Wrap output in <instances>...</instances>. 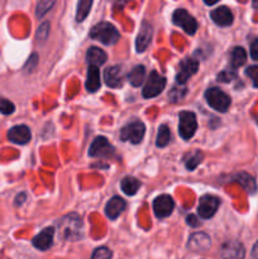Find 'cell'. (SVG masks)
Returning a JSON list of instances; mask_svg holds the SVG:
<instances>
[{"mask_svg":"<svg viewBox=\"0 0 258 259\" xmlns=\"http://www.w3.org/2000/svg\"><path fill=\"white\" fill-rule=\"evenodd\" d=\"M90 37L94 38V39L100 40L104 45L111 46L118 42L119 38H120V34H119L118 29L111 23L101 22L91 28Z\"/></svg>","mask_w":258,"mask_h":259,"instance_id":"cell-1","label":"cell"},{"mask_svg":"<svg viewBox=\"0 0 258 259\" xmlns=\"http://www.w3.org/2000/svg\"><path fill=\"white\" fill-rule=\"evenodd\" d=\"M205 99H206L210 108L215 109V110L220 111V113L228 111L230 103H232L229 95H227V94L223 90H220L219 88L207 89V90L205 91Z\"/></svg>","mask_w":258,"mask_h":259,"instance_id":"cell-2","label":"cell"},{"mask_svg":"<svg viewBox=\"0 0 258 259\" xmlns=\"http://www.w3.org/2000/svg\"><path fill=\"white\" fill-rule=\"evenodd\" d=\"M196 129V115L192 111H181L179 115V134L181 136V138L185 141L191 139Z\"/></svg>","mask_w":258,"mask_h":259,"instance_id":"cell-3","label":"cell"},{"mask_svg":"<svg viewBox=\"0 0 258 259\" xmlns=\"http://www.w3.org/2000/svg\"><path fill=\"white\" fill-rule=\"evenodd\" d=\"M146 133V125L141 120L132 121L123 126L120 131V139L124 142H131L133 144L141 143Z\"/></svg>","mask_w":258,"mask_h":259,"instance_id":"cell-4","label":"cell"},{"mask_svg":"<svg viewBox=\"0 0 258 259\" xmlns=\"http://www.w3.org/2000/svg\"><path fill=\"white\" fill-rule=\"evenodd\" d=\"M164 88H166V77L159 75L156 71H152L143 88V96L147 99L154 98V96L159 95Z\"/></svg>","mask_w":258,"mask_h":259,"instance_id":"cell-5","label":"cell"},{"mask_svg":"<svg viewBox=\"0 0 258 259\" xmlns=\"http://www.w3.org/2000/svg\"><path fill=\"white\" fill-rule=\"evenodd\" d=\"M115 154V149L113 148L105 137H98L94 139L89 148V156L94 158H109Z\"/></svg>","mask_w":258,"mask_h":259,"instance_id":"cell-6","label":"cell"},{"mask_svg":"<svg viewBox=\"0 0 258 259\" xmlns=\"http://www.w3.org/2000/svg\"><path fill=\"white\" fill-rule=\"evenodd\" d=\"M172 22H174V24L181 27L190 35L195 34L197 30V22L185 9L175 10L174 15H172Z\"/></svg>","mask_w":258,"mask_h":259,"instance_id":"cell-7","label":"cell"},{"mask_svg":"<svg viewBox=\"0 0 258 259\" xmlns=\"http://www.w3.org/2000/svg\"><path fill=\"white\" fill-rule=\"evenodd\" d=\"M220 200L212 195H204L200 197L199 206H197V214L202 219H210L214 217L217 210L219 209Z\"/></svg>","mask_w":258,"mask_h":259,"instance_id":"cell-8","label":"cell"},{"mask_svg":"<svg viewBox=\"0 0 258 259\" xmlns=\"http://www.w3.org/2000/svg\"><path fill=\"white\" fill-rule=\"evenodd\" d=\"M66 222H61V233L65 239H77L81 233V219L77 215H70L65 218Z\"/></svg>","mask_w":258,"mask_h":259,"instance_id":"cell-9","label":"cell"},{"mask_svg":"<svg viewBox=\"0 0 258 259\" xmlns=\"http://www.w3.org/2000/svg\"><path fill=\"white\" fill-rule=\"evenodd\" d=\"M174 199L169 195H159L153 201V211L159 219H164V218L169 217L174 211Z\"/></svg>","mask_w":258,"mask_h":259,"instance_id":"cell-10","label":"cell"},{"mask_svg":"<svg viewBox=\"0 0 258 259\" xmlns=\"http://www.w3.org/2000/svg\"><path fill=\"white\" fill-rule=\"evenodd\" d=\"M220 255L223 259H244L245 249L238 240H228L220 248Z\"/></svg>","mask_w":258,"mask_h":259,"instance_id":"cell-11","label":"cell"},{"mask_svg":"<svg viewBox=\"0 0 258 259\" xmlns=\"http://www.w3.org/2000/svg\"><path fill=\"white\" fill-rule=\"evenodd\" d=\"M199 68V63L191 58H185L181 63H180V71L176 75V81L179 85H184L192 75H195Z\"/></svg>","mask_w":258,"mask_h":259,"instance_id":"cell-12","label":"cell"},{"mask_svg":"<svg viewBox=\"0 0 258 259\" xmlns=\"http://www.w3.org/2000/svg\"><path fill=\"white\" fill-rule=\"evenodd\" d=\"M53 237H55V228H46L39 234L33 238V247L39 250L50 249L53 243Z\"/></svg>","mask_w":258,"mask_h":259,"instance_id":"cell-13","label":"cell"},{"mask_svg":"<svg viewBox=\"0 0 258 259\" xmlns=\"http://www.w3.org/2000/svg\"><path fill=\"white\" fill-rule=\"evenodd\" d=\"M32 138L29 128L27 125H17L13 126L8 132V139L15 144H27Z\"/></svg>","mask_w":258,"mask_h":259,"instance_id":"cell-14","label":"cell"},{"mask_svg":"<svg viewBox=\"0 0 258 259\" xmlns=\"http://www.w3.org/2000/svg\"><path fill=\"white\" fill-rule=\"evenodd\" d=\"M152 34H153V29H152V25L148 24L147 22H143L141 25V30H139L138 35H137L136 40V48L137 52L142 53L146 51V48L148 47L149 42H151Z\"/></svg>","mask_w":258,"mask_h":259,"instance_id":"cell-15","label":"cell"},{"mask_svg":"<svg viewBox=\"0 0 258 259\" xmlns=\"http://www.w3.org/2000/svg\"><path fill=\"white\" fill-rule=\"evenodd\" d=\"M210 17L219 27H229L233 23V13L228 7H219L210 13Z\"/></svg>","mask_w":258,"mask_h":259,"instance_id":"cell-16","label":"cell"},{"mask_svg":"<svg viewBox=\"0 0 258 259\" xmlns=\"http://www.w3.org/2000/svg\"><path fill=\"white\" fill-rule=\"evenodd\" d=\"M104 80L109 88H119L123 85V70L120 66H110L106 68Z\"/></svg>","mask_w":258,"mask_h":259,"instance_id":"cell-17","label":"cell"},{"mask_svg":"<svg viewBox=\"0 0 258 259\" xmlns=\"http://www.w3.org/2000/svg\"><path fill=\"white\" fill-rule=\"evenodd\" d=\"M125 201L121 197L114 196L109 200L105 206V215L111 220H115L125 209Z\"/></svg>","mask_w":258,"mask_h":259,"instance_id":"cell-18","label":"cell"},{"mask_svg":"<svg viewBox=\"0 0 258 259\" xmlns=\"http://www.w3.org/2000/svg\"><path fill=\"white\" fill-rule=\"evenodd\" d=\"M100 88V71L96 66H89L88 78H86V90L95 93Z\"/></svg>","mask_w":258,"mask_h":259,"instance_id":"cell-19","label":"cell"},{"mask_svg":"<svg viewBox=\"0 0 258 259\" xmlns=\"http://www.w3.org/2000/svg\"><path fill=\"white\" fill-rule=\"evenodd\" d=\"M86 60L90 63V66H101L106 61V53L99 47H90L86 53Z\"/></svg>","mask_w":258,"mask_h":259,"instance_id":"cell-20","label":"cell"},{"mask_svg":"<svg viewBox=\"0 0 258 259\" xmlns=\"http://www.w3.org/2000/svg\"><path fill=\"white\" fill-rule=\"evenodd\" d=\"M139 187H141V182H139V180H137L136 177L126 176L124 177L120 182L121 191H123L125 195H128V196H133V195H136L137 191L139 190Z\"/></svg>","mask_w":258,"mask_h":259,"instance_id":"cell-21","label":"cell"},{"mask_svg":"<svg viewBox=\"0 0 258 259\" xmlns=\"http://www.w3.org/2000/svg\"><path fill=\"white\" fill-rule=\"evenodd\" d=\"M245 60H247V53H245L244 48L234 47L230 52V68L237 70L238 67L244 65Z\"/></svg>","mask_w":258,"mask_h":259,"instance_id":"cell-22","label":"cell"},{"mask_svg":"<svg viewBox=\"0 0 258 259\" xmlns=\"http://www.w3.org/2000/svg\"><path fill=\"white\" fill-rule=\"evenodd\" d=\"M210 245V238L207 235L202 234H195L192 235L191 238L189 239V248L194 250H204L207 249Z\"/></svg>","mask_w":258,"mask_h":259,"instance_id":"cell-23","label":"cell"},{"mask_svg":"<svg viewBox=\"0 0 258 259\" xmlns=\"http://www.w3.org/2000/svg\"><path fill=\"white\" fill-rule=\"evenodd\" d=\"M144 77H146V68L144 66L138 65L136 67H133L131 70V72L128 73V80L131 82L132 86L134 88H138V86L142 85V82L144 81Z\"/></svg>","mask_w":258,"mask_h":259,"instance_id":"cell-24","label":"cell"},{"mask_svg":"<svg viewBox=\"0 0 258 259\" xmlns=\"http://www.w3.org/2000/svg\"><path fill=\"white\" fill-rule=\"evenodd\" d=\"M237 180L249 194H254L255 190H257V185H255L254 179H253L252 176H249L248 174H244V172H243V174L238 175Z\"/></svg>","mask_w":258,"mask_h":259,"instance_id":"cell-25","label":"cell"},{"mask_svg":"<svg viewBox=\"0 0 258 259\" xmlns=\"http://www.w3.org/2000/svg\"><path fill=\"white\" fill-rule=\"evenodd\" d=\"M169 139H171V131H169V128L166 124H163V125L159 126L158 134H157V147H161V148L162 147H166L169 143Z\"/></svg>","mask_w":258,"mask_h":259,"instance_id":"cell-26","label":"cell"},{"mask_svg":"<svg viewBox=\"0 0 258 259\" xmlns=\"http://www.w3.org/2000/svg\"><path fill=\"white\" fill-rule=\"evenodd\" d=\"M202 158H204V154L200 151H195L192 153H190L189 156L185 159V164H186V168L192 171V169L196 168L200 163H201Z\"/></svg>","mask_w":258,"mask_h":259,"instance_id":"cell-27","label":"cell"},{"mask_svg":"<svg viewBox=\"0 0 258 259\" xmlns=\"http://www.w3.org/2000/svg\"><path fill=\"white\" fill-rule=\"evenodd\" d=\"M93 5L91 0H81L77 4V14H76V22H82L86 17H88L90 8Z\"/></svg>","mask_w":258,"mask_h":259,"instance_id":"cell-28","label":"cell"},{"mask_svg":"<svg viewBox=\"0 0 258 259\" xmlns=\"http://www.w3.org/2000/svg\"><path fill=\"white\" fill-rule=\"evenodd\" d=\"M235 77H237V70H233V68H225L224 71H222V72L218 75V80H219L220 82H230V81L234 80Z\"/></svg>","mask_w":258,"mask_h":259,"instance_id":"cell-29","label":"cell"},{"mask_svg":"<svg viewBox=\"0 0 258 259\" xmlns=\"http://www.w3.org/2000/svg\"><path fill=\"white\" fill-rule=\"evenodd\" d=\"M91 259H111V250L106 247L98 248L91 255Z\"/></svg>","mask_w":258,"mask_h":259,"instance_id":"cell-30","label":"cell"},{"mask_svg":"<svg viewBox=\"0 0 258 259\" xmlns=\"http://www.w3.org/2000/svg\"><path fill=\"white\" fill-rule=\"evenodd\" d=\"M14 110H15V106L12 101L7 100V99L4 98H0V113L7 114L8 115V114L14 113Z\"/></svg>","mask_w":258,"mask_h":259,"instance_id":"cell-31","label":"cell"},{"mask_svg":"<svg viewBox=\"0 0 258 259\" xmlns=\"http://www.w3.org/2000/svg\"><path fill=\"white\" fill-rule=\"evenodd\" d=\"M55 2H39L37 5V17H43L48 10L51 9V7H53Z\"/></svg>","mask_w":258,"mask_h":259,"instance_id":"cell-32","label":"cell"},{"mask_svg":"<svg viewBox=\"0 0 258 259\" xmlns=\"http://www.w3.org/2000/svg\"><path fill=\"white\" fill-rule=\"evenodd\" d=\"M245 75L253 81V85L258 88V66H249L245 70Z\"/></svg>","mask_w":258,"mask_h":259,"instance_id":"cell-33","label":"cell"},{"mask_svg":"<svg viewBox=\"0 0 258 259\" xmlns=\"http://www.w3.org/2000/svg\"><path fill=\"white\" fill-rule=\"evenodd\" d=\"M250 57L254 61H258V39H254L250 43Z\"/></svg>","mask_w":258,"mask_h":259,"instance_id":"cell-34","label":"cell"},{"mask_svg":"<svg viewBox=\"0 0 258 259\" xmlns=\"http://www.w3.org/2000/svg\"><path fill=\"white\" fill-rule=\"evenodd\" d=\"M47 28H50V24H48V23H43V24L39 27V30H38V33H37L38 37H40V34H43V40L47 38V34H48Z\"/></svg>","mask_w":258,"mask_h":259,"instance_id":"cell-35","label":"cell"},{"mask_svg":"<svg viewBox=\"0 0 258 259\" xmlns=\"http://www.w3.org/2000/svg\"><path fill=\"white\" fill-rule=\"evenodd\" d=\"M252 259H258V240L254 245H253L252 249Z\"/></svg>","mask_w":258,"mask_h":259,"instance_id":"cell-36","label":"cell"},{"mask_svg":"<svg viewBox=\"0 0 258 259\" xmlns=\"http://www.w3.org/2000/svg\"><path fill=\"white\" fill-rule=\"evenodd\" d=\"M253 7L257 8V9H258V2H254V3H253Z\"/></svg>","mask_w":258,"mask_h":259,"instance_id":"cell-37","label":"cell"}]
</instances>
